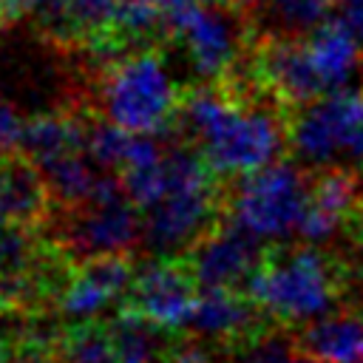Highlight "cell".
I'll return each mask as SVG.
<instances>
[{
  "label": "cell",
  "mask_w": 363,
  "mask_h": 363,
  "mask_svg": "<svg viewBox=\"0 0 363 363\" xmlns=\"http://www.w3.org/2000/svg\"><path fill=\"white\" fill-rule=\"evenodd\" d=\"M182 128L216 176L238 179L278 159L286 119L272 105H255L233 88L201 85L182 99Z\"/></svg>",
  "instance_id": "cell-1"
},
{
  "label": "cell",
  "mask_w": 363,
  "mask_h": 363,
  "mask_svg": "<svg viewBox=\"0 0 363 363\" xmlns=\"http://www.w3.org/2000/svg\"><path fill=\"white\" fill-rule=\"evenodd\" d=\"M349 267L318 247H275L261 258L247 295L264 318L281 326H306L343 301Z\"/></svg>",
  "instance_id": "cell-2"
},
{
  "label": "cell",
  "mask_w": 363,
  "mask_h": 363,
  "mask_svg": "<svg viewBox=\"0 0 363 363\" xmlns=\"http://www.w3.org/2000/svg\"><path fill=\"white\" fill-rule=\"evenodd\" d=\"M216 216V170L196 147H167V184L164 193L142 210V244L153 255L173 258L213 230Z\"/></svg>",
  "instance_id": "cell-3"
},
{
  "label": "cell",
  "mask_w": 363,
  "mask_h": 363,
  "mask_svg": "<svg viewBox=\"0 0 363 363\" xmlns=\"http://www.w3.org/2000/svg\"><path fill=\"white\" fill-rule=\"evenodd\" d=\"M99 102L105 119L130 130L159 136L182 111V94L167 60L142 48L111 62L102 77Z\"/></svg>",
  "instance_id": "cell-4"
},
{
  "label": "cell",
  "mask_w": 363,
  "mask_h": 363,
  "mask_svg": "<svg viewBox=\"0 0 363 363\" xmlns=\"http://www.w3.org/2000/svg\"><path fill=\"white\" fill-rule=\"evenodd\" d=\"M309 179L301 164L281 159L238 176L227 199V221L258 244L286 241L301 227Z\"/></svg>",
  "instance_id": "cell-5"
},
{
  "label": "cell",
  "mask_w": 363,
  "mask_h": 363,
  "mask_svg": "<svg viewBox=\"0 0 363 363\" xmlns=\"http://www.w3.org/2000/svg\"><path fill=\"white\" fill-rule=\"evenodd\" d=\"M286 142L301 164L329 167L349 162L363 173V85L329 91L286 119Z\"/></svg>",
  "instance_id": "cell-6"
},
{
  "label": "cell",
  "mask_w": 363,
  "mask_h": 363,
  "mask_svg": "<svg viewBox=\"0 0 363 363\" xmlns=\"http://www.w3.org/2000/svg\"><path fill=\"white\" fill-rule=\"evenodd\" d=\"M65 241L71 252L85 261L125 255L142 241V210L128 199L122 182L105 170L94 199L79 204V213L65 224Z\"/></svg>",
  "instance_id": "cell-7"
},
{
  "label": "cell",
  "mask_w": 363,
  "mask_h": 363,
  "mask_svg": "<svg viewBox=\"0 0 363 363\" xmlns=\"http://www.w3.org/2000/svg\"><path fill=\"white\" fill-rule=\"evenodd\" d=\"M230 3H190L167 17L170 34L184 48L193 71L201 79H221L241 62L244 23L233 14Z\"/></svg>",
  "instance_id": "cell-8"
},
{
  "label": "cell",
  "mask_w": 363,
  "mask_h": 363,
  "mask_svg": "<svg viewBox=\"0 0 363 363\" xmlns=\"http://www.w3.org/2000/svg\"><path fill=\"white\" fill-rule=\"evenodd\" d=\"M244 79L284 111H295L326 94L303 37H261L250 54Z\"/></svg>",
  "instance_id": "cell-9"
},
{
  "label": "cell",
  "mask_w": 363,
  "mask_h": 363,
  "mask_svg": "<svg viewBox=\"0 0 363 363\" xmlns=\"http://www.w3.org/2000/svg\"><path fill=\"white\" fill-rule=\"evenodd\" d=\"M196 278L187 267L176 264L173 258L156 255L145 261L133 272L130 301L139 315H145L162 332H182L190 329L193 309H196Z\"/></svg>",
  "instance_id": "cell-10"
},
{
  "label": "cell",
  "mask_w": 363,
  "mask_h": 363,
  "mask_svg": "<svg viewBox=\"0 0 363 363\" xmlns=\"http://www.w3.org/2000/svg\"><path fill=\"white\" fill-rule=\"evenodd\" d=\"M264 244L238 230L235 224H221L207 230L193 247L187 258V269L193 272L201 289H238L247 284L261 264Z\"/></svg>",
  "instance_id": "cell-11"
},
{
  "label": "cell",
  "mask_w": 363,
  "mask_h": 363,
  "mask_svg": "<svg viewBox=\"0 0 363 363\" xmlns=\"http://www.w3.org/2000/svg\"><path fill=\"white\" fill-rule=\"evenodd\" d=\"M357 199H360V170L346 164L323 167L318 176L309 179V193L298 235L306 244L329 241L340 227H346Z\"/></svg>",
  "instance_id": "cell-12"
},
{
  "label": "cell",
  "mask_w": 363,
  "mask_h": 363,
  "mask_svg": "<svg viewBox=\"0 0 363 363\" xmlns=\"http://www.w3.org/2000/svg\"><path fill=\"white\" fill-rule=\"evenodd\" d=\"M130 284L133 269L122 255L88 258L60 292V312L74 323L96 320L130 292Z\"/></svg>",
  "instance_id": "cell-13"
},
{
  "label": "cell",
  "mask_w": 363,
  "mask_h": 363,
  "mask_svg": "<svg viewBox=\"0 0 363 363\" xmlns=\"http://www.w3.org/2000/svg\"><path fill=\"white\" fill-rule=\"evenodd\" d=\"M261 309L238 289H201L190 329L210 343H241L261 332Z\"/></svg>",
  "instance_id": "cell-14"
},
{
  "label": "cell",
  "mask_w": 363,
  "mask_h": 363,
  "mask_svg": "<svg viewBox=\"0 0 363 363\" xmlns=\"http://www.w3.org/2000/svg\"><path fill=\"white\" fill-rule=\"evenodd\" d=\"M119 11H122V0H60L40 20L54 37L113 51V43H119L116 37Z\"/></svg>",
  "instance_id": "cell-15"
},
{
  "label": "cell",
  "mask_w": 363,
  "mask_h": 363,
  "mask_svg": "<svg viewBox=\"0 0 363 363\" xmlns=\"http://www.w3.org/2000/svg\"><path fill=\"white\" fill-rule=\"evenodd\" d=\"M306 48L312 57V65L329 91H340L346 88V82L352 79V74L360 65V43L357 37L343 26L340 17H326L309 37H306Z\"/></svg>",
  "instance_id": "cell-16"
},
{
  "label": "cell",
  "mask_w": 363,
  "mask_h": 363,
  "mask_svg": "<svg viewBox=\"0 0 363 363\" xmlns=\"http://www.w3.org/2000/svg\"><path fill=\"white\" fill-rule=\"evenodd\" d=\"M295 343L318 363H363V318L329 312L306 323Z\"/></svg>",
  "instance_id": "cell-17"
},
{
  "label": "cell",
  "mask_w": 363,
  "mask_h": 363,
  "mask_svg": "<svg viewBox=\"0 0 363 363\" xmlns=\"http://www.w3.org/2000/svg\"><path fill=\"white\" fill-rule=\"evenodd\" d=\"M20 147L26 159L43 170L68 153L85 150V125L65 113H40L26 122Z\"/></svg>",
  "instance_id": "cell-18"
},
{
  "label": "cell",
  "mask_w": 363,
  "mask_h": 363,
  "mask_svg": "<svg viewBox=\"0 0 363 363\" xmlns=\"http://www.w3.org/2000/svg\"><path fill=\"white\" fill-rule=\"evenodd\" d=\"M48 199V184L31 162L0 159V213L11 224L34 221Z\"/></svg>",
  "instance_id": "cell-19"
},
{
  "label": "cell",
  "mask_w": 363,
  "mask_h": 363,
  "mask_svg": "<svg viewBox=\"0 0 363 363\" xmlns=\"http://www.w3.org/2000/svg\"><path fill=\"white\" fill-rule=\"evenodd\" d=\"M329 0H264L255 11L261 37H309L326 20Z\"/></svg>",
  "instance_id": "cell-20"
},
{
  "label": "cell",
  "mask_w": 363,
  "mask_h": 363,
  "mask_svg": "<svg viewBox=\"0 0 363 363\" xmlns=\"http://www.w3.org/2000/svg\"><path fill=\"white\" fill-rule=\"evenodd\" d=\"M40 173H43L45 184H48V193L57 201L71 204V207H79V204H85V201L94 199L96 184H99V179H102L105 170H99L85 150H77V153H68V156L51 162Z\"/></svg>",
  "instance_id": "cell-21"
},
{
  "label": "cell",
  "mask_w": 363,
  "mask_h": 363,
  "mask_svg": "<svg viewBox=\"0 0 363 363\" xmlns=\"http://www.w3.org/2000/svg\"><path fill=\"white\" fill-rule=\"evenodd\" d=\"M108 329L113 337L116 363H159L162 360V354H164L162 335L164 332L159 326H153L136 309L116 315Z\"/></svg>",
  "instance_id": "cell-22"
},
{
  "label": "cell",
  "mask_w": 363,
  "mask_h": 363,
  "mask_svg": "<svg viewBox=\"0 0 363 363\" xmlns=\"http://www.w3.org/2000/svg\"><path fill=\"white\" fill-rule=\"evenodd\" d=\"M133 133L113 125L111 119L85 125V153L99 170H122Z\"/></svg>",
  "instance_id": "cell-23"
},
{
  "label": "cell",
  "mask_w": 363,
  "mask_h": 363,
  "mask_svg": "<svg viewBox=\"0 0 363 363\" xmlns=\"http://www.w3.org/2000/svg\"><path fill=\"white\" fill-rule=\"evenodd\" d=\"M62 357L65 363H116L111 329L96 320L77 323L62 340Z\"/></svg>",
  "instance_id": "cell-24"
},
{
  "label": "cell",
  "mask_w": 363,
  "mask_h": 363,
  "mask_svg": "<svg viewBox=\"0 0 363 363\" xmlns=\"http://www.w3.org/2000/svg\"><path fill=\"white\" fill-rule=\"evenodd\" d=\"M298 354V343L281 332H258L233 346L227 363H292Z\"/></svg>",
  "instance_id": "cell-25"
},
{
  "label": "cell",
  "mask_w": 363,
  "mask_h": 363,
  "mask_svg": "<svg viewBox=\"0 0 363 363\" xmlns=\"http://www.w3.org/2000/svg\"><path fill=\"white\" fill-rule=\"evenodd\" d=\"M17 227L20 224H11L0 213V275H11V272L23 269V264L28 258V241Z\"/></svg>",
  "instance_id": "cell-26"
},
{
  "label": "cell",
  "mask_w": 363,
  "mask_h": 363,
  "mask_svg": "<svg viewBox=\"0 0 363 363\" xmlns=\"http://www.w3.org/2000/svg\"><path fill=\"white\" fill-rule=\"evenodd\" d=\"M23 130H26V122L20 119L17 108L0 96V156L17 150L23 145Z\"/></svg>",
  "instance_id": "cell-27"
},
{
  "label": "cell",
  "mask_w": 363,
  "mask_h": 363,
  "mask_svg": "<svg viewBox=\"0 0 363 363\" xmlns=\"http://www.w3.org/2000/svg\"><path fill=\"white\" fill-rule=\"evenodd\" d=\"M60 0H6L0 9V23H11L20 17H45Z\"/></svg>",
  "instance_id": "cell-28"
},
{
  "label": "cell",
  "mask_w": 363,
  "mask_h": 363,
  "mask_svg": "<svg viewBox=\"0 0 363 363\" xmlns=\"http://www.w3.org/2000/svg\"><path fill=\"white\" fill-rule=\"evenodd\" d=\"M159 363H213V354H210L201 343H196V340H184V343L170 346V349L162 354Z\"/></svg>",
  "instance_id": "cell-29"
},
{
  "label": "cell",
  "mask_w": 363,
  "mask_h": 363,
  "mask_svg": "<svg viewBox=\"0 0 363 363\" xmlns=\"http://www.w3.org/2000/svg\"><path fill=\"white\" fill-rule=\"evenodd\" d=\"M343 20V26L357 37V43L363 45V0H343V9L337 14Z\"/></svg>",
  "instance_id": "cell-30"
},
{
  "label": "cell",
  "mask_w": 363,
  "mask_h": 363,
  "mask_svg": "<svg viewBox=\"0 0 363 363\" xmlns=\"http://www.w3.org/2000/svg\"><path fill=\"white\" fill-rule=\"evenodd\" d=\"M346 233L352 238V247L363 255V196L357 199V204H354V210H352V216L346 221Z\"/></svg>",
  "instance_id": "cell-31"
},
{
  "label": "cell",
  "mask_w": 363,
  "mask_h": 363,
  "mask_svg": "<svg viewBox=\"0 0 363 363\" xmlns=\"http://www.w3.org/2000/svg\"><path fill=\"white\" fill-rule=\"evenodd\" d=\"M164 17H170V14H176V11H182V9H187L190 3H196V0H150Z\"/></svg>",
  "instance_id": "cell-32"
},
{
  "label": "cell",
  "mask_w": 363,
  "mask_h": 363,
  "mask_svg": "<svg viewBox=\"0 0 363 363\" xmlns=\"http://www.w3.org/2000/svg\"><path fill=\"white\" fill-rule=\"evenodd\" d=\"M224 3H230V6H235V9H255V6L264 3V0H224Z\"/></svg>",
  "instance_id": "cell-33"
},
{
  "label": "cell",
  "mask_w": 363,
  "mask_h": 363,
  "mask_svg": "<svg viewBox=\"0 0 363 363\" xmlns=\"http://www.w3.org/2000/svg\"><path fill=\"white\" fill-rule=\"evenodd\" d=\"M292 363H318V360H315V357H309L306 352H301V349H298V354H295V360H292Z\"/></svg>",
  "instance_id": "cell-34"
},
{
  "label": "cell",
  "mask_w": 363,
  "mask_h": 363,
  "mask_svg": "<svg viewBox=\"0 0 363 363\" xmlns=\"http://www.w3.org/2000/svg\"><path fill=\"white\" fill-rule=\"evenodd\" d=\"M0 363H6V354H3V349H0Z\"/></svg>",
  "instance_id": "cell-35"
},
{
  "label": "cell",
  "mask_w": 363,
  "mask_h": 363,
  "mask_svg": "<svg viewBox=\"0 0 363 363\" xmlns=\"http://www.w3.org/2000/svg\"><path fill=\"white\" fill-rule=\"evenodd\" d=\"M3 3H6V0H0V9H3Z\"/></svg>",
  "instance_id": "cell-36"
}]
</instances>
